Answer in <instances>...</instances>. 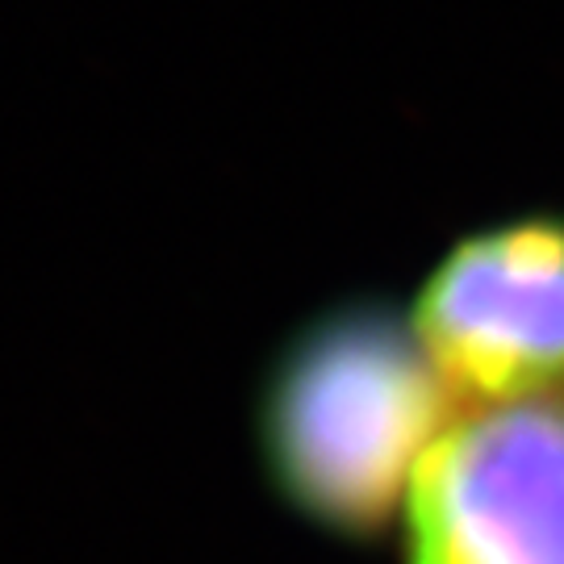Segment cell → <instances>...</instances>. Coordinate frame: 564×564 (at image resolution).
Returning <instances> with one entry per match:
<instances>
[{"mask_svg":"<svg viewBox=\"0 0 564 564\" xmlns=\"http://www.w3.org/2000/svg\"><path fill=\"white\" fill-rule=\"evenodd\" d=\"M460 410L405 302L351 289L268 351L251 389V456L293 523L372 552L393 544L410 485Z\"/></svg>","mask_w":564,"mask_h":564,"instance_id":"1","label":"cell"},{"mask_svg":"<svg viewBox=\"0 0 564 564\" xmlns=\"http://www.w3.org/2000/svg\"><path fill=\"white\" fill-rule=\"evenodd\" d=\"M405 310L464 410L564 398V209L535 205L460 230Z\"/></svg>","mask_w":564,"mask_h":564,"instance_id":"2","label":"cell"},{"mask_svg":"<svg viewBox=\"0 0 564 564\" xmlns=\"http://www.w3.org/2000/svg\"><path fill=\"white\" fill-rule=\"evenodd\" d=\"M393 564H564V398L460 410L410 485Z\"/></svg>","mask_w":564,"mask_h":564,"instance_id":"3","label":"cell"}]
</instances>
